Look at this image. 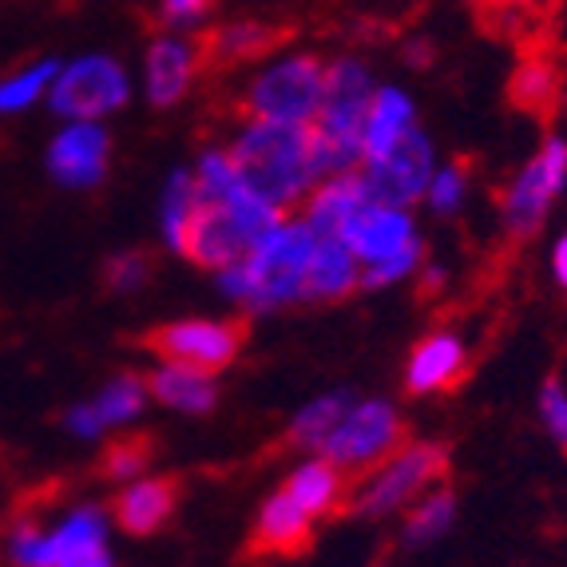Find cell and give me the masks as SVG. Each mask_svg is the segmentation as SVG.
<instances>
[{"label":"cell","mask_w":567,"mask_h":567,"mask_svg":"<svg viewBox=\"0 0 567 567\" xmlns=\"http://www.w3.org/2000/svg\"><path fill=\"white\" fill-rule=\"evenodd\" d=\"M227 152L246 187L255 190L258 199L282 210V215L310 199V190L322 183L318 163H313L310 127L246 120Z\"/></svg>","instance_id":"1"},{"label":"cell","mask_w":567,"mask_h":567,"mask_svg":"<svg viewBox=\"0 0 567 567\" xmlns=\"http://www.w3.org/2000/svg\"><path fill=\"white\" fill-rule=\"evenodd\" d=\"M313 243L318 235L306 218H282L278 227L258 238V246L243 262L218 270V286L250 313H270L302 302Z\"/></svg>","instance_id":"2"},{"label":"cell","mask_w":567,"mask_h":567,"mask_svg":"<svg viewBox=\"0 0 567 567\" xmlns=\"http://www.w3.org/2000/svg\"><path fill=\"white\" fill-rule=\"evenodd\" d=\"M378 92V80L361 56L326 60V92L322 107L310 123L313 163L318 175L330 179L341 171L361 167V135H365V115Z\"/></svg>","instance_id":"3"},{"label":"cell","mask_w":567,"mask_h":567,"mask_svg":"<svg viewBox=\"0 0 567 567\" xmlns=\"http://www.w3.org/2000/svg\"><path fill=\"white\" fill-rule=\"evenodd\" d=\"M282 218V210L258 199L250 187H243L238 195H230L223 203H199V215L190 223L187 243H183L179 255L218 275V270L243 262L258 246V238L270 227H278Z\"/></svg>","instance_id":"4"},{"label":"cell","mask_w":567,"mask_h":567,"mask_svg":"<svg viewBox=\"0 0 567 567\" xmlns=\"http://www.w3.org/2000/svg\"><path fill=\"white\" fill-rule=\"evenodd\" d=\"M326 92V60L318 52H278L238 92V112L262 123L310 127Z\"/></svg>","instance_id":"5"},{"label":"cell","mask_w":567,"mask_h":567,"mask_svg":"<svg viewBox=\"0 0 567 567\" xmlns=\"http://www.w3.org/2000/svg\"><path fill=\"white\" fill-rule=\"evenodd\" d=\"M445 476H449L445 445H433V441L409 445L405 441L398 453L385 456L381 464H373L369 473L353 476L350 496H346V512L350 516H365V520H381V516H393V512L421 501Z\"/></svg>","instance_id":"6"},{"label":"cell","mask_w":567,"mask_h":567,"mask_svg":"<svg viewBox=\"0 0 567 567\" xmlns=\"http://www.w3.org/2000/svg\"><path fill=\"white\" fill-rule=\"evenodd\" d=\"M132 100V72L107 52H87L60 64L52 92H48V107L60 120H95L104 123L107 115L123 112Z\"/></svg>","instance_id":"7"},{"label":"cell","mask_w":567,"mask_h":567,"mask_svg":"<svg viewBox=\"0 0 567 567\" xmlns=\"http://www.w3.org/2000/svg\"><path fill=\"white\" fill-rule=\"evenodd\" d=\"M567 187V140L564 135H548L539 143L536 155L516 171V179L501 195V227L512 243L536 235L548 223L551 207L559 203Z\"/></svg>","instance_id":"8"},{"label":"cell","mask_w":567,"mask_h":567,"mask_svg":"<svg viewBox=\"0 0 567 567\" xmlns=\"http://www.w3.org/2000/svg\"><path fill=\"white\" fill-rule=\"evenodd\" d=\"M405 421L389 401H353L346 416L333 425V433L322 441V456L353 481V476L369 473L373 464L398 453L405 445Z\"/></svg>","instance_id":"9"},{"label":"cell","mask_w":567,"mask_h":567,"mask_svg":"<svg viewBox=\"0 0 567 567\" xmlns=\"http://www.w3.org/2000/svg\"><path fill=\"white\" fill-rule=\"evenodd\" d=\"M143 350L159 353L163 361H179V365H195L218 373L238 361L246 346V322H215V318H183V322L155 326V330L135 338Z\"/></svg>","instance_id":"10"},{"label":"cell","mask_w":567,"mask_h":567,"mask_svg":"<svg viewBox=\"0 0 567 567\" xmlns=\"http://www.w3.org/2000/svg\"><path fill=\"white\" fill-rule=\"evenodd\" d=\"M361 179H365L369 199L389 203V207H413L425 199L429 183L436 171V147L421 127H409L385 155L361 163Z\"/></svg>","instance_id":"11"},{"label":"cell","mask_w":567,"mask_h":567,"mask_svg":"<svg viewBox=\"0 0 567 567\" xmlns=\"http://www.w3.org/2000/svg\"><path fill=\"white\" fill-rule=\"evenodd\" d=\"M333 238H341V243L350 246L361 266H381L409 255H421V238H416L409 210L389 207V203L378 199H361Z\"/></svg>","instance_id":"12"},{"label":"cell","mask_w":567,"mask_h":567,"mask_svg":"<svg viewBox=\"0 0 567 567\" xmlns=\"http://www.w3.org/2000/svg\"><path fill=\"white\" fill-rule=\"evenodd\" d=\"M48 175L68 190H92L107 179L112 167V135L95 120H68L64 132L48 143Z\"/></svg>","instance_id":"13"},{"label":"cell","mask_w":567,"mask_h":567,"mask_svg":"<svg viewBox=\"0 0 567 567\" xmlns=\"http://www.w3.org/2000/svg\"><path fill=\"white\" fill-rule=\"evenodd\" d=\"M203 48L179 32H159L143 52V100L155 112L179 107L203 76Z\"/></svg>","instance_id":"14"},{"label":"cell","mask_w":567,"mask_h":567,"mask_svg":"<svg viewBox=\"0 0 567 567\" xmlns=\"http://www.w3.org/2000/svg\"><path fill=\"white\" fill-rule=\"evenodd\" d=\"M313 524L318 520L286 488L270 492L262 508H258L255 528H250L246 556L255 559V564H282V559L302 556L313 544Z\"/></svg>","instance_id":"15"},{"label":"cell","mask_w":567,"mask_h":567,"mask_svg":"<svg viewBox=\"0 0 567 567\" xmlns=\"http://www.w3.org/2000/svg\"><path fill=\"white\" fill-rule=\"evenodd\" d=\"M286 40H290L286 24H275V20H262V17H235L215 24L207 37H199V48H203V64L210 72H218V68L262 64V60L278 56V48Z\"/></svg>","instance_id":"16"},{"label":"cell","mask_w":567,"mask_h":567,"mask_svg":"<svg viewBox=\"0 0 567 567\" xmlns=\"http://www.w3.org/2000/svg\"><path fill=\"white\" fill-rule=\"evenodd\" d=\"M473 369V353L456 330H433L416 341L405 365V389L413 398H433L456 389Z\"/></svg>","instance_id":"17"},{"label":"cell","mask_w":567,"mask_h":567,"mask_svg":"<svg viewBox=\"0 0 567 567\" xmlns=\"http://www.w3.org/2000/svg\"><path fill=\"white\" fill-rule=\"evenodd\" d=\"M175 508H179V481L175 476H140L115 492L112 520L127 536H155L171 524Z\"/></svg>","instance_id":"18"},{"label":"cell","mask_w":567,"mask_h":567,"mask_svg":"<svg viewBox=\"0 0 567 567\" xmlns=\"http://www.w3.org/2000/svg\"><path fill=\"white\" fill-rule=\"evenodd\" d=\"M361 286V262L341 238L318 235L310 255V270H306V290L302 302H341Z\"/></svg>","instance_id":"19"},{"label":"cell","mask_w":567,"mask_h":567,"mask_svg":"<svg viewBox=\"0 0 567 567\" xmlns=\"http://www.w3.org/2000/svg\"><path fill=\"white\" fill-rule=\"evenodd\" d=\"M143 381H147V398H155L167 409H179V413H210L218 401V385L207 369L179 365V361H163Z\"/></svg>","instance_id":"20"},{"label":"cell","mask_w":567,"mask_h":567,"mask_svg":"<svg viewBox=\"0 0 567 567\" xmlns=\"http://www.w3.org/2000/svg\"><path fill=\"white\" fill-rule=\"evenodd\" d=\"M293 501L310 512L313 520H326V516H338L346 512V496H350V476L341 473L338 464L326 461V456H313V461L298 464L282 484Z\"/></svg>","instance_id":"21"},{"label":"cell","mask_w":567,"mask_h":567,"mask_svg":"<svg viewBox=\"0 0 567 567\" xmlns=\"http://www.w3.org/2000/svg\"><path fill=\"white\" fill-rule=\"evenodd\" d=\"M409 127H416L413 95L398 84H378L373 104H369V115H365V135H361V163L385 155Z\"/></svg>","instance_id":"22"},{"label":"cell","mask_w":567,"mask_h":567,"mask_svg":"<svg viewBox=\"0 0 567 567\" xmlns=\"http://www.w3.org/2000/svg\"><path fill=\"white\" fill-rule=\"evenodd\" d=\"M508 100L520 112L528 115H551L559 104H564V76H559V68L551 60H524L516 72H512V84H508Z\"/></svg>","instance_id":"23"},{"label":"cell","mask_w":567,"mask_h":567,"mask_svg":"<svg viewBox=\"0 0 567 567\" xmlns=\"http://www.w3.org/2000/svg\"><path fill=\"white\" fill-rule=\"evenodd\" d=\"M456 520V496L445 481L433 484V488L421 496V501L409 504V516L401 524V539H405V548H425L433 544L436 536H445Z\"/></svg>","instance_id":"24"},{"label":"cell","mask_w":567,"mask_h":567,"mask_svg":"<svg viewBox=\"0 0 567 567\" xmlns=\"http://www.w3.org/2000/svg\"><path fill=\"white\" fill-rule=\"evenodd\" d=\"M199 183H195V171L179 167L167 175V187H163V238L167 246L179 255L183 243H187V230L199 215Z\"/></svg>","instance_id":"25"},{"label":"cell","mask_w":567,"mask_h":567,"mask_svg":"<svg viewBox=\"0 0 567 567\" xmlns=\"http://www.w3.org/2000/svg\"><path fill=\"white\" fill-rule=\"evenodd\" d=\"M56 72H60V60L44 56V60H32V64L17 68L12 76L0 80V115H20V112H29V107H37L40 100H48Z\"/></svg>","instance_id":"26"},{"label":"cell","mask_w":567,"mask_h":567,"mask_svg":"<svg viewBox=\"0 0 567 567\" xmlns=\"http://www.w3.org/2000/svg\"><path fill=\"white\" fill-rule=\"evenodd\" d=\"M350 405H353L350 393H326V398L310 401V405H306L302 413L290 421V429H286V445L322 449V441L333 433V425L346 416V409H350Z\"/></svg>","instance_id":"27"},{"label":"cell","mask_w":567,"mask_h":567,"mask_svg":"<svg viewBox=\"0 0 567 567\" xmlns=\"http://www.w3.org/2000/svg\"><path fill=\"white\" fill-rule=\"evenodd\" d=\"M155 456V436L152 433H123L115 441H107V449L100 453V476L104 481H140L147 473V464Z\"/></svg>","instance_id":"28"},{"label":"cell","mask_w":567,"mask_h":567,"mask_svg":"<svg viewBox=\"0 0 567 567\" xmlns=\"http://www.w3.org/2000/svg\"><path fill=\"white\" fill-rule=\"evenodd\" d=\"M92 405H95V413H100V421H104V429L127 425V421L140 416L143 405H147V381H143L140 373H120V378L107 381L104 393H100Z\"/></svg>","instance_id":"29"},{"label":"cell","mask_w":567,"mask_h":567,"mask_svg":"<svg viewBox=\"0 0 567 567\" xmlns=\"http://www.w3.org/2000/svg\"><path fill=\"white\" fill-rule=\"evenodd\" d=\"M218 12V0H155L152 17L159 24V32H199L207 29V20Z\"/></svg>","instance_id":"30"},{"label":"cell","mask_w":567,"mask_h":567,"mask_svg":"<svg viewBox=\"0 0 567 567\" xmlns=\"http://www.w3.org/2000/svg\"><path fill=\"white\" fill-rule=\"evenodd\" d=\"M464 199H468V167H464L461 159L445 163V167L433 171V183H429L425 190V203L433 215L449 218L456 215V210L464 207Z\"/></svg>","instance_id":"31"},{"label":"cell","mask_w":567,"mask_h":567,"mask_svg":"<svg viewBox=\"0 0 567 567\" xmlns=\"http://www.w3.org/2000/svg\"><path fill=\"white\" fill-rule=\"evenodd\" d=\"M152 275H155V262L147 250H120V255L107 258L104 270H100V278H104V286L112 293L143 290V286L152 282Z\"/></svg>","instance_id":"32"},{"label":"cell","mask_w":567,"mask_h":567,"mask_svg":"<svg viewBox=\"0 0 567 567\" xmlns=\"http://www.w3.org/2000/svg\"><path fill=\"white\" fill-rule=\"evenodd\" d=\"M539 416H544L548 433L556 436L559 445L567 449V389L559 385L556 378H551L548 385L539 389Z\"/></svg>","instance_id":"33"},{"label":"cell","mask_w":567,"mask_h":567,"mask_svg":"<svg viewBox=\"0 0 567 567\" xmlns=\"http://www.w3.org/2000/svg\"><path fill=\"white\" fill-rule=\"evenodd\" d=\"M64 425L72 429L76 436H100V433H104V421H100V413H95L92 401L68 409V413H64Z\"/></svg>","instance_id":"34"},{"label":"cell","mask_w":567,"mask_h":567,"mask_svg":"<svg viewBox=\"0 0 567 567\" xmlns=\"http://www.w3.org/2000/svg\"><path fill=\"white\" fill-rule=\"evenodd\" d=\"M401 56H405V64L416 68V72H429L441 52H436V44L429 37H409L405 44H401Z\"/></svg>","instance_id":"35"},{"label":"cell","mask_w":567,"mask_h":567,"mask_svg":"<svg viewBox=\"0 0 567 567\" xmlns=\"http://www.w3.org/2000/svg\"><path fill=\"white\" fill-rule=\"evenodd\" d=\"M52 567H115V559H112V551H107V544H100V548L68 551V556H60Z\"/></svg>","instance_id":"36"},{"label":"cell","mask_w":567,"mask_h":567,"mask_svg":"<svg viewBox=\"0 0 567 567\" xmlns=\"http://www.w3.org/2000/svg\"><path fill=\"white\" fill-rule=\"evenodd\" d=\"M551 275H556L559 290L567 293V235L556 243V250H551Z\"/></svg>","instance_id":"37"},{"label":"cell","mask_w":567,"mask_h":567,"mask_svg":"<svg viewBox=\"0 0 567 567\" xmlns=\"http://www.w3.org/2000/svg\"><path fill=\"white\" fill-rule=\"evenodd\" d=\"M504 4H512V9H520V12H539L548 0H504Z\"/></svg>","instance_id":"38"},{"label":"cell","mask_w":567,"mask_h":567,"mask_svg":"<svg viewBox=\"0 0 567 567\" xmlns=\"http://www.w3.org/2000/svg\"><path fill=\"white\" fill-rule=\"evenodd\" d=\"M464 4H473V9H484V12H488V9H501L504 0H464Z\"/></svg>","instance_id":"39"}]
</instances>
